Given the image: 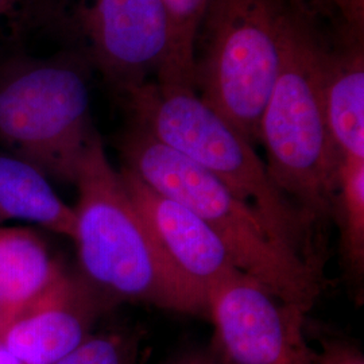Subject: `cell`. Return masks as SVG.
Instances as JSON below:
<instances>
[{"mask_svg":"<svg viewBox=\"0 0 364 364\" xmlns=\"http://www.w3.org/2000/svg\"><path fill=\"white\" fill-rule=\"evenodd\" d=\"M88 69L69 50L0 66V144L11 156L75 183L80 162L99 135L92 124Z\"/></svg>","mask_w":364,"mask_h":364,"instance_id":"cell-6","label":"cell"},{"mask_svg":"<svg viewBox=\"0 0 364 364\" xmlns=\"http://www.w3.org/2000/svg\"><path fill=\"white\" fill-rule=\"evenodd\" d=\"M296 7L291 0H209L198 30L196 91L252 144Z\"/></svg>","mask_w":364,"mask_h":364,"instance_id":"cell-5","label":"cell"},{"mask_svg":"<svg viewBox=\"0 0 364 364\" xmlns=\"http://www.w3.org/2000/svg\"><path fill=\"white\" fill-rule=\"evenodd\" d=\"M323 102L341 159H364L363 42L343 39L338 50L326 52Z\"/></svg>","mask_w":364,"mask_h":364,"instance_id":"cell-11","label":"cell"},{"mask_svg":"<svg viewBox=\"0 0 364 364\" xmlns=\"http://www.w3.org/2000/svg\"><path fill=\"white\" fill-rule=\"evenodd\" d=\"M320 364H364L362 353L347 344L328 346L321 358Z\"/></svg>","mask_w":364,"mask_h":364,"instance_id":"cell-18","label":"cell"},{"mask_svg":"<svg viewBox=\"0 0 364 364\" xmlns=\"http://www.w3.org/2000/svg\"><path fill=\"white\" fill-rule=\"evenodd\" d=\"M0 218L38 224L70 239L75 209L54 192L48 176L18 156L0 154Z\"/></svg>","mask_w":364,"mask_h":364,"instance_id":"cell-12","label":"cell"},{"mask_svg":"<svg viewBox=\"0 0 364 364\" xmlns=\"http://www.w3.org/2000/svg\"><path fill=\"white\" fill-rule=\"evenodd\" d=\"M136 344L123 333L90 336L54 364H134Z\"/></svg>","mask_w":364,"mask_h":364,"instance_id":"cell-16","label":"cell"},{"mask_svg":"<svg viewBox=\"0 0 364 364\" xmlns=\"http://www.w3.org/2000/svg\"><path fill=\"white\" fill-rule=\"evenodd\" d=\"M123 168L192 209L228 248L237 269L277 299L306 312L318 296L316 266L287 247L259 213L213 174L131 122L120 139Z\"/></svg>","mask_w":364,"mask_h":364,"instance_id":"cell-2","label":"cell"},{"mask_svg":"<svg viewBox=\"0 0 364 364\" xmlns=\"http://www.w3.org/2000/svg\"><path fill=\"white\" fill-rule=\"evenodd\" d=\"M341 19V39L363 42L364 0H326Z\"/></svg>","mask_w":364,"mask_h":364,"instance_id":"cell-17","label":"cell"},{"mask_svg":"<svg viewBox=\"0 0 364 364\" xmlns=\"http://www.w3.org/2000/svg\"><path fill=\"white\" fill-rule=\"evenodd\" d=\"M18 25L43 27L123 96L165 65L169 23L161 0H22Z\"/></svg>","mask_w":364,"mask_h":364,"instance_id":"cell-7","label":"cell"},{"mask_svg":"<svg viewBox=\"0 0 364 364\" xmlns=\"http://www.w3.org/2000/svg\"><path fill=\"white\" fill-rule=\"evenodd\" d=\"M299 9H301L302 11H305V13H308V6H326V7H329L328 6V1L326 0H291Z\"/></svg>","mask_w":364,"mask_h":364,"instance_id":"cell-21","label":"cell"},{"mask_svg":"<svg viewBox=\"0 0 364 364\" xmlns=\"http://www.w3.org/2000/svg\"><path fill=\"white\" fill-rule=\"evenodd\" d=\"M73 240L82 279L103 301H144L178 312L207 311L156 247L97 135L82 156Z\"/></svg>","mask_w":364,"mask_h":364,"instance_id":"cell-1","label":"cell"},{"mask_svg":"<svg viewBox=\"0 0 364 364\" xmlns=\"http://www.w3.org/2000/svg\"><path fill=\"white\" fill-rule=\"evenodd\" d=\"M131 122L220 180L259 213L274 235L314 264L311 219L274 183L254 144L197 91L147 81L122 96Z\"/></svg>","mask_w":364,"mask_h":364,"instance_id":"cell-3","label":"cell"},{"mask_svg":"<svg viewBox=\"0 0 364 364\" xmlns=\"http://www.w3.org/2000/svg\"><path fill=\"white\" fill-rule=\"evenodd\" d=\"M176 364H218L213 355L208 352H193L183 356L181 360Z\"/></svg>","mask_w":364,"mask_h":364,"instance_id":"cell-19","label":"cell"},{"mask_svg":"<svg viewBox=\"0 0 364 364\" xmlns=\"http://www.w3.org/2000/svg\"><path fill=\"white\" fill-rule=\"evenodd\" d=\"M306 16L296 7L281 69L260 119L259 142L275 186L314 220L333 209L341 156L324 114L328 50Z\"/></svg>","mask_w":364,"mask_h":364,"instance_id":"cell-4","label":"cell"},{"mask_svg":"<svg viewBox=\"0 0 364 364\" xmlns=\"http://www.w3.org/2000/svg\"><path fill=\"white\" fill-rule=\"evenodd\" d=\"M0 364H22L0 341Z\"/></svg>","mask_w":364,"mask_h":364,"instance_id":"cell-22","label":"cell"},{"mask_svg":"<svg viewBox=\"0 0 364 364\" xmlns=\"http://www.w3.org/2000/svg\"><path fill=\"white\" fill-rule=\"evenodd\" d=\"M169 23V53L156 82L195 90L196 41L209 0H161Z\"/></svg>","mask_w":364,"mask_h":364,"instance_id":"cell-14","label":"cell"},{"mask_svg":"<svg viewBox=\"0 0 364 364\" xmlns=\"http://www.w3.org/2000/svg\"><path fill=\"white\" fill-rule=\"evenodd\" d=\"M207 311L228 364H281L299 353L305 312L243 272L209 287Z\"/></svg>","mask_w":364,"mask_h":364,"instance_id":"cell-8","label":"cell"},{"mask_svg":"<svg viewBox=\"0 0 364 364\" xmlns=\"http://www.w3.org/2000/svg\"><path fill=\"white\" fill-rule=\"evenodd\" d=\"M64 273L36 232L0 228V299L10 318Z\"/></svg>","mask_w":364,"mask_h":364,"instance_id":"cell-13","label":"cell"},{"mask_svg":"<svg viewBox=\"0 0 364 364\" xmlns=\"http://www.w3.org/2000/svg\"><path fill=\"white\" fill-rule=\"evenodd\" d=\"M103 302L82 278L64 273L14 314L0 341L22 364H54L91 336Z\"/></svg>","mask_w":364,"mask_h":364,"instance_id":"cell-10","label":"cell"},{"mask_svg":"<svg viewBox=\"0 0 364 364\" xmlns=\"http://www.w3.org/2000/svg\"><path fill=\"white\" fill-rule=\"evenodd\" d=\"M120 176L162 257L207 304L209 287L240 272L228 248L192 209L156 192L126 168Z\"/></svg>","mask_w":364,"mask_h":364,"instance_id":"cell-9","label":"cell"},{"mask_svg":"<svg viewBox=\"0 0 364 364\" xmlns=\"http://www.w3.org/2000/svg\"><path fill=\"white\" fill-rule=\"evenodd\" d=\"M22 0H0V18L10 14L14 19L18 22V11Z\"/></svg>","mask_w":364,"mask_h":364,"instance_id":"cell-20","label":"cell"},{"mask_svg":"<svg viewBox=\"0 0 364 364\" xmlns=\"http://www.w3.org/2000/svg\"><path fill=\"white\" fill-rule=\"evenodd\" d=\"M9 320H10L9 312H7V309L4 308V305H3V302L0 299V332L3 331V328L6 326V324L9 323Z\"/></svg>","mask_w":364,"mask_h":364,"instance_id":"cell-23","label":"cell"},{"mask_svg":"<svg viewBox=\"0 0 364 364\" xmlns=\"http://www.w3.org/2000/svg\"><path fill=\"white\" fill-rule=\"evenodd\" d=\"M333 207L338 209L346 260L353 270L363 272L364 159H341Z\"/></svg>","mask_w":364,"mask_h":364,"instance_id":"cell-15","label":"cell"},{"mask_svg":"<svg viewBox=\"0 0 364 364\" xmlns=\"http://www.w3.org/2000/svg\"><path fill=\"white\" fill-rule=\"evenodd\" d=\"M281 364H302V360H301V352L297 353V355H294V356H291V358H289L287 360H285L284 363Z\"/></svg>","mask_w":364,"mask_h":364,"instance_id":"cell-24","label":"cell"}]
</instances>
